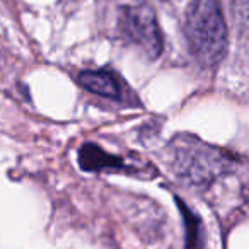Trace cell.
<instances>
[{
  "label": "cell",
  "mask_w": 249,
  "mask_h": 249,
  "mask_svg": "<svg viewBox=\"0 0 249 249\" xmlns=\"http://www.w3.org/2000/svg\"><path fill=\"white\" fill-rule=\"evenodd\" d=\"M184 36L198 62L210 67L220 62L227 50L220 0H191L184 21Z\"/></svg>",
  "instance_id": "obj_1"
},
{
  "label": "cell",
  "mask_w": 249,
  "mask_h": 249,
  "mask_svg": "<svg viewBox=\"0 0 249 249\" xmlns=\"http://www.w3.org/2000/svg\"><path fill=\"white\" fill-rule=\"evenodd\" d=\"M234 14L239 28L249 33V0H234Z\"/></svg>",
  "instance_id": "obj_7"
},
{
  "label": "cell",
  "mask_w": 249,
  "mask_h": 249,
  "mask_svg": "<svg viewBox=\"0 0 249 249\" xmlns=\"http://www.w3.org/2000/svg\"><path fill=\"white\" fill-rule=\"evenodd\" d=\"M79 164L84 171L124 169V162L116 156H111L96 143H86L79 152Z\"/></svg>",
  "instance_id": "obj_5"
},
{
  "label": "cell",
  "mask_w": 249,
  "mask_h": 249,
  "mask_svg": "<svg viewBox=\"0 0 249 249\" xmlns=\"http://www.w3.org/2000/svg\"><path fill=\"white\" fill-rule=\"evenodd\" d=\"M79 82L84 89L90 90L94 94L106 97H120L121 96V82L114 73L111 72H92L86 70L79 75Z\"/></svg>",
  "instance_id": "obj_4"
},
{
  "label": "cell",
  "mask_w": 249,
  "mask_h": 249,
  "mask_svg": "<svg viewBox=\"0 0 249 249\" xmlns=\"http://www.w3.org/2000/svg\"><path fill=\"white\" fill-rule=\"evenodd\" d=\"M173 167L181 181L207 184L227 173L231 159L222 150L205 145L198 139H181L174 143Z\"/></svg>",
  "instance_id": "obj_2"
},
{
  "label": "cell",
  "mask_w": 249,
  "mask_h": 249,
  "mask_svg": "<svg viewBox=\"0 0 249 249\" xmlns=\"http://www.w3.org/2000/svg\"><path fill=\"white\" fill-rule=\"evenodd\" d=\"M179 203V208H181V213H184V218H186V241H188V249H201V229H200V220L191 213L190 210L186 208V205Z\"/></svg>",
  "instance_id": "obj_6"
},
{
  "label": "cell",
  "mask_w": 249,
  "mask_h": 249,
  "mask_svg": "<svg viewBox=\"0 0 249 249\" xmlns=\"http://www.w3.org/2000/svg\"><path fill=\"white\" fill-rule=\"evenodd\" d=\"M120 29L124 39L139 46L147 56L157 58L162 50L159 26L154 11L145 4L124 7L120 16Z\"/></svg>",
  "instance_id": "obj_3"
}]
</instances>
